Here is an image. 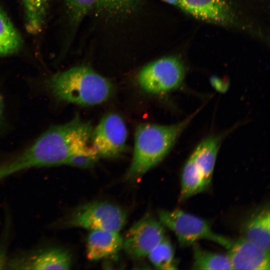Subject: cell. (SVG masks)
<instances>
[{"mask_svg":"<svg viewBox=\"0 0 270 270\" xmlns=\"http://www.w3.org/2000/svg\"><path fill=\"white\" fill-rule=\"evenodd\" d=\"M86 142L84 132L75 120L52 126L24 151L1 164L0 177L30 168L64 165Z\"/></svg>","mask_w":270,"mask_h":270,"instance_id":"obj_1","label":"cell"},{"mask_svg":"<svg viewBox=\"0 0 270 270\" xmlns=\"http://www.w3.org/2000/svg\"><path fill=\"white\" fill-rule=\"evenodd\" d=\"M192 118L172 125L142 124L136 130L132 163L126 178L142 176L160 162Z\"/></svg>","mask_w":270,"mask_h":270,"instance_id":"obj_2","label":"cell"},{"mask_svg":"<svg viewBox=\"0 0 270 270\" xmlns=\"http://www.w3.org/2000/svg\"><path fill=\"white\" fill-rule=\"evenodd\" d=\"M47 86L52 94L65 102L94 106L107 100L112 86L106 78L86 66H78L54 74Z\"/></svg>","mask_w":270,"mask_h":270,"instance_id":"obj_3","label":"cell"},{"mask_svg":"<svg viewBox=\"0 0 270 270\" xmlns=\"http://www.w3.org/2000/svg\"><path fill=\"white\" fill-rule=\"evenodd\" d=\"M174 6L202 21L226 28L250 32L234 0H170Z\"/></svg>","mask_w":270,"mask_h":270,"instance_id":"obj_4","label":"cell"},{"mask_svg":"<svg viewBox=\"0 0 270 270\" xmlns=\"http://www.w3.org/2000/svg\"><path fill=\"white\" fill-rule=\"evenodd\" d=\"M160 222L170 230L182 247L193 245L200 240H211L228 249L233 240L215 233L204 220L182 210H162Z\"/></svg>","mask_w":270,"mask_h":270,"instance_id":"obj_5","label":"cell"},{"mask_svg":"<svg viewBox=\"0 0 270 270\" xmlns=\"http://www.w3.org/2000/svg\"><path fill=\"white\" fill-rule=\"evenodd\" d=\"M126 220V212L121 208L105 202L85 204L75 210L65 222L66 226L90 230L120 232Z\"/></svg>","mask_w":270,"mask_h":270,"instance_id":"obj_6","label":"cell"},{"mask_svg":"<svg viewBox=\"0 0 270 270\" xmlns=\"http://www.w3.org/2000/svg\"><path fill=\"white\" fill-rule=\"evenodd\" d=\"M186 70L178 56H168L152 62L142 68L138 76V84L146 92L162 94L178 88Z\"/></svg>","mask_w":270,"mask_h":270,"instance_id":"obj_7","label":"cell"},{"mask_svg":"<svg viewBox=\"0 0 270 270\" xmlns=\"http://www.w3.org/2000/svg\"><path fill=\"white\" fill-rule=\"evenodd\" d=\"M128 130L122 118L114 113L105 115L92 130V148L99 157L114 158L125 150Z\"/></svg>","mask_w":270,"mask_h":270,"instance_id":"obj_8","label":"cell"},{"mask_svg":"<svg viewBox=\"0 0 270 270\" xmlns=\"http://www.w3.org/2000/svg\"><path fill=\"white\" fill-rule=\"evenodd\" d=\"M163 225L150 216H145L132 225L123 238L122 248L133 259L147 256L165 238Z\"/></svg>","mask_w":270,"mask_h":270,"instance_id":"obj_9","label":"cell"},{"mask_svg":"<svg viewBox=\"0 0 270 270\" xmlns=\"http://www.w3.org/2000/svg\"><path fill=\"white\" fill-rule=\"evenodd\" d=\"M71 265L72 258L67 250L50 247L14 258L8 262L7 266L14 270H68Z\"/></svg>","mask_w":270,"mask_h":270,"instance_id":"obj_10","label":"cell"},{"mask_svg":"<svg viewBox=\"0 0 270 270\" xmlns=\"http://www.w3.org/2000/svg\"><path fill=\"white\" fill-rule=\"evenodd\" d=\"M228 250L232 270H270V251L242 236Z\"/></svg>","mask_w":270,"mask_h":270,"instance_id":"obj_11","label":"cell"},{"mask_svg":"<svg viewBox=\"0 0 270 270\" xmlns=\"http://www.w3.org/2000/svg\"><path fill=\"white\" fill-rule=\"evenodd\" d=\"M123 238L119 232L90 230L86 240V256L91 260H98L116 254L122 248Z\"/></svg>","mask_w":270,"mask_h":270,"instance_id":"obj_12","label":"cell"},{"mask_svg":"<svg viewBox=\"0 0 270 270\" xmlns=\"http://www.w3.org/2000/svg\"><path fill=\"white\" fill-rule=\"evenodd\" d=\"M220 142L218 136L208 138L198 144L191 154L202 176L206 188L212 182Z\"/></svg>","mask_w":270,"mask_h":270,"instance_id":"obj_13","label":"cell"},{"mask_svg":"<svg viewBox=\"0 0 270 270\" xmlns=\"http://www.w3.org/2000/svg\"><path fill=\"white\" fill-rule=\"evenodd\" d=\"M242 237L270 251V213L265 207L251 216L243 225Z\"/></svg>","mask_w":270,"mask_h":270,"instance_id":"obj_14","label":"cell"},{"mask_svg":"<svg viewBox=\"0 0 270 270\" xmlns=\"http://www.w3.org/2000/svg\"><path fill=\"white\" fill-rule=\"evenodd\" d=\"M23 47L20 34L0 4V58L17 54Z\"/></svg>","mask_w":270,"mask_h":270,"instance_id":"obj_15","label":"cell"},{"mask_svg":"<svg viewBox=\"0 0 270 270\" xmlns=\"http://www.w3.org/2000/svg\"><path fill=\"white\" fill-rule=\"evenodd\" d=\"M24 9L25 26L30 34L40 33L47 16L49 0H21Z\"/></svg>","mask_w":270,"mask_h":270,"instance_id":"obj_16","label":"cell"},{"mask_svg":"<svg viewBox=\"0 0 270 270\" xmlns=\"http://www.w3.org/2000/svg\"><path fill=\"white\" fill-rule=\"evenodd\" d=\"M206 188L202 176L190 155L182 170L179 200L184 201Z\"/></svg>","mask_w":270,"mask_h":270,"instance_id":"obj_17","label":"cell"},{"mask_svg":"<svg viewBox=\"0 0 270 270\" xmlns=\"http://www.w3.org/2000/svg\"><path fill=\"white\" fill-rule=\"evenodd\" d=\"M194 270H232L228 257L202 249L196 243L193 244Z\"/></svg>","mask_w":270,"mask_h":270,"instance_id":"obj_18","label":"cell"},{"mask_svg":"<svg viewBox=\"0 0 270 270\" xmlns=\"http://www.w3.org/2000/svg\"><path fill=\"white\" fill-rule=\"evenodd\" d=\"M154 266L158 270H176L173 246L170 240L164 238L148 255Z\"/></svg>","mask_w":270,"mask_h":270,"instance_id":"obj_19","label":"cell"},{"mask_svg":"<svg viewBox=\"0 0 270 270\" xmlns=\"http://www.w3.org/2000/svg\"><path fill=\"white\" fill-rule=\"evenodd\" d=\"M98 0H64L70 22L78 25L88 12L96 6Z\"/></svg>","mask_w":270,"mask_h":270,"instance_id":"obj_20","label":"cell"},{"mask_svg":"<svg viewBox=\"0 0 270 270\" xmlns=\"http://www.w3.org/2000/svg\"><path fill=\"white\" fill-rule=\"evenodd\" d=\"M100 158L92 146H86L72 155L64 162V165L79 168H88L94 166Z\"/></svg>","mask_w":270,"mask_h":270,"instance_id":"obj_21","label":"cell"},{"mask_svg":"<svg viewBox=\"0 0 270 270\" xmlns=\"http://www.w3.org/2000/svg\"><path fill=\"white\" fill-rule=\"evenodd\" d=\"M140 0H98V10L110 14L128 12L132 10Z\"/></svg>","mask_w":270,"mask_h":270,"instance_id":"obj_22","label":"cell"},{"mask_svg":"<svg viewBox=\"0 0 270 270\" xmlns=\"http://www.w3.org/2000/svg\"><path fill=\"white\" fill-rule=\"evenodd\" d=\"M8 262L5 246L0 244V270L6 268Z\"/></svg>","mask_w":270,"mask_h":270,"instance_id":"obj_23","label":"cell"},{"mask_svg":"<svg viewBox=\"0 0 270 270\" xmlns=\"http://www.w3.org/2000/svg\"><path fill=\"white\" fill-rule=\"evenodd\" d=\"M2 110H3V104H2V100L1 97V96L0 94V120L2 117Z\"/></svg>","mask_w":270,"mask_h":270,"instance_id":"obj_24","label":"cell"}]
</instances>
